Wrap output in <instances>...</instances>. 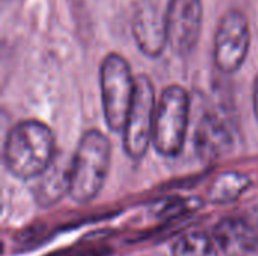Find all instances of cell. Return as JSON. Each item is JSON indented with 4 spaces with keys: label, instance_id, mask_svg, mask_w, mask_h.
<instances>
[{
    "label": "cell",
    "instance_id": "obj_12",
    "mask_svg": "<svg viewBox=\"0 0 258 256\" xmlns=\"http://www.w3.org/2000/svg\"><path fill=\"white\" fill-rule=\"evenodd\" d=\"M249 187H251V180L248 175L237 170L222 172L210 184L207 192V201L215 205L231 204L236 202L239 198H242Z\"/></svg>",
    "mask_w": 258,
    "mask_h": 256
},
{
    "label": "cell",
    "instance_id": "obj_2",
    "mask_svg": "<svg viewBox=\"0 0 258 256\" xmlns=\"http://www.w3.org/2000/svg\"><path fill=\"white\" fill-rule=\"evenodd\" d=\"M112 146L98 130L86 131L71 157L70 196L77 204L94 201L104 187L110 167Z\"/></svg>",
    "mask_w": 258,
    "mask_h": 256
},
{
    "label": "cell",
    "instance_id": "obj_5",
    "mask_svg": "<svg viewBox=\"0 0 258 256\" xmlns=\"http://www.w3.org/2000/svg\"><path fill=\"white\" fill-rule=\"evenodd\" d=\"M157 101L153 81L144 74L136 75L135 98L122 130L124 151L133 160L142 158L153 145Z\"/></svg>",
    "mask_w": 258,
    "mask_h": 256
},
{
    "label": "cell",
    "instance_id": "obj_10",
    "mask_svg": "<svg viewBox=\"0 0 258 256\" xmlns=\"http://www.w3.org/2000/svg\"><path fill=\"white\" fill-rule=\"evenodd\" d=\"M213 238L222 252H251L258 246V228L255 220L242 217H227L215 226Z\"/></svg>",
    "mask_w": 258,
    "mask_h": 256
},
{
    "label": "cell",
    "instance_id": "obj_15",
    "mask_svg": "<svg viewBox=\"0 0 258 256\" xmlns=\"http://www.w3.org/2000/svg\"><path fill=\"white\" fill-rule=\"evenodd\" d=\"M255 223H257V228H258V214H257V219H255Z\"/></svg>",
    "mask_w": 258,
    "mask_h": 256
},
{
    "label": "cell",
    "instance_id": "obj_3",
    "mask_svg": "<svg viewBox=\"0 0 258 256\" xmlns=\"http://www.w3.org/2000/svg\"><path fill=\"white\" fill-rule=\"evenodd\" d=\"M190 98L186 89L172 84L163 89L157 101L153 146L163 157H177L186 142Z\"/></svg>",
    "mask_w": 258,
    "mask_h": 256
},
{
    "label": "cell",
    "instance_id": "obj_6",
    "mask_svg": "<svg viewBox=\"0 0 258 256\" xmlns=\"http://www.w3.org/2000/svg\"><path fill=\"white\" fill-rule=\"evenodd\" d=\"M251 42L249 24L237 9L227 11L219 21L215 36V63L225 72H236L245 62Z\"/></svg>",
    "mask_w": 258,
    "mask_h": 256
},
{
    "label": "cell",
    "instance_id": "obj_11",
    "mask_svg": "<svg viewBox=\"0 0 258 256\" xmlns=\"http://www.w3.org/2000/svg\"><path fill=\"white\" fill-rule=\"evenodd\" d=\"M195 146L203 160L209 161L219 158L231 146L230 128L218 115H204L197 127Z\"/></svg>",
    "mask_w": 258,
    "mask_h": 256
},
{
    "label": "cell",
    "instance_id": "obj_14",
    "mask_svg": "<svg viewBox=\"0 0 258 256\" xmlns=\"http://www.w3.org/2000/svg\"><path fill=\"white\" fill-rule=\"evenodd\" d=\"M252 104H254V113L258 119V75L254 83V92H252Z\"/></svg>",
    "mask_w": 258,
    "mask_h": 256
},
{
    "label": "cell",
    "instance_id": "obj_13",
    "mask_svg": "<svg viewBox=\"0 0 258 256\" xmlns=\"http://www.w3.org/2000/svg\"><path fill=\"white\" fill-rule=\"evenodd\" d=\"M213 235L206 232H189L180 237L172 246V256H216Z\"/></svg>",
    "mask_w": 258,
    "mask_h": 256
},
{
    "label": "cell",
    "instance_id": "obj_1",
    "mask_svg": "<svg viewBox=\"0 0 258 256\" xmlns=\"http://www.w3.org/2000/svg\"><path fill=\"white\" fill-rule=\"evenodd\" d=\"M56 140L48 125L23 121L11 128L5 140L3 158L11 175L18 180H36L54 160Z\"/></svg>",
    "mask_w": 258,
    "mask_h": 256
},
{
    "label": "cell",
    "instance_id": "obj_9",
    "mask_svg": "<svg viewBox=\"0 0 258 256\" xmlns=\"http://www.w3.org/2000/svg\"><path fill=\"white\" fill-rule=\"evenodd\" d=\"M36 180L38 183L33 189V195L38 205L42 208L56 205L59 201L63 199L65 195H70L71 158L68 160L57 152L51 164Z\"/></svg>",
    "mask_w": 258,
    "mask_h": 256
},
{
    "label": "cell",
    "instance_id": "obj_7",
    "mask_svg": "<svg viewBox=\"0 0 258 256\" xmlns=\"http://www.w3.org/2000/svg\"><path fill=\"white\" fill-rule=\"evenodd\" d=\"M166 26L171 48L180 56H187L195 48L201 33V0H171L166 9Z\"/></svg>",
    "mask_w": 258,
    "mask_h": 256
},
{
    "label": "cell",
    "instance_id": "obj_8",
    "mask_svg": "<svg viewBox=\"0 0 258 256\" xmlns=\"http://www.w3.org/2000/svg\"><path fill=\"white\" fill-rule=\"evenodd\" d=\"M133 36L141 51L150 57L162 54L168 44L166 12L154 0H142L133 14Z\"/></svg>",
    "mask_w": 258,
    "mask_h": 256
},
{
    "label": "cell",
    "instance_id": "obj_4",
    "mask_svg": "<svg viewBox=\"0 0 258 256\" xmlns=\"http://www.w3.org/2000/svg\"><path fill=\"white\" fill-rule=\"evenodd\" d=\"M100 84L106 124L112 131L122 133L136 91L128 62L116 53L107 54L100 68Z\"/></svg>",
    "mask_w": 258,
    "mask_h": 256
}]
</instances>
